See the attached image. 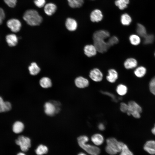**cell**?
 Returning <instances> with one entry per match:
<instances>
[{"mask_svg":"<svg viewBox=\"0 0 155 155\" xmlns=\"http://www.w3.org/2000/svg\"><path fill=\"white\" fill-rule=\"evenodd\" d=\"M110 37V34L105 30L96 31L93 34V44L96 48L98 52L100 53H104L111 47L108 40L106 39Z\"/></svg>","mask_w":155,"mask_h":155,"instance_id":"6da1fadb","label":"cell"},{"mask_svg":"<svg viewBox=\"0 0 155 155\" xmlns=\"http://www.w3.org/2000/svg\"><path fill=\"white\" fill-rule=\"evenodd\" d=\"M89 140L88 137L86 135H81L77 138L78 145L86 152L90 155H99L100 149L95 145L87 144Z\"/></svg>","mask_w":155,"mask_h":155,"instance_id":"7a4b0ae2","label":"cell"},{"mask_svg":"<svg viewBox=\"0 0 155 155\" xmlns=\"http://www.w3.org/2000/svg\"><path fill=\"white\" fill-rule=\"evenodd\" d=\"M24 20L29 25L34 26L39 25L42 21V18L38 12L34 9L26 11L23 15Z\"/></svg>","mask_w":155,"mask_h":155,"instance_id":"3957f363","label":"cell"},{"mask_svg":"<svg viewBox=\"0 0 155 155\" xmlns=\"http://www.w3.org/2000/svg\"><path fill=\"white\" fill-rule=\"evenodd\" d=\"M106 142V145L105 148V151L110 155H115L120 153L124 144L113 137L107 138Z\"/></svg>","mask_w":155,"mask_h":155,"instance_id":"277c9868","label":"cell"},{"mask_svg":"<svg viewBox=\"0 0 155 155\" xmlns=\"http://www.w3.org/2000/svg\"><path fill=\"white\" fill-rule=\"evenodd\" d=\"M128 110L126 113L129 116L131 115L135 118L139 119L141 117L140 114L142 109L140 106L135 101H130L127 104Z\"/></svg>","mask_w":155,"mask_h":155,"instance_id":"5b68a950","label":"cell"},{"mask_svg":"<svg viewBox=\"0 0 155 155\" xmlns=\"http://www.w3.org/2000/svg\"><path fill=\"white\" fill-rule=\"evenodd\" d=\"M16 144L19 146L21 150L24 152H27L31 147V140L29 138L20 135L15 141Z\"/></svg>","mask_w":155,"mask_h":155,"instance_id":"8992f818","label":"cell"},{"mask_svg":"<svg viewBox=\"0 0 155 155\" xmlns=\"http://www.w3.org/2000/svg\"><path fill=\"white\" fill-rule=\"evenodd\" d=\"M6 25L11 31L14 32H18L22 26V24L20 21L15 18H12L8 20Z\"/></svg>","mask_w":155,"mask_h":155,"instance_id":"52a82bcc","label":"cell"},{"mask_svg":"<svg viewBox=\"0 0 155 155\" xmlns=\"http://www.w3.org/2000/svg\"><path fill=\"white\" fill-rule=\"evenodd\" d=\"M89 76L90 78L94 81L98 82L102 80L103 74L99 69L95 68L90 71Z\"/></svg>","mask_w":155,"mask_h":155,"instance_id":"ba28073f","label":"cell"},{"mask_svg":"<svg viewBox=\"0 0 155 155\" xmlns=\"http://www.w3.org/2000/svg\"><path fill=\"white\" fill-rule=\"evenodd\" d=\"M84 53L87 57H90L95 56L98 52L94 44H87L84 47Z\"/></svg>","mask_w":155,"mask_h":155,"instance_id":"9c48e42d","label":"cell"},{"mask_svg":"<svg viewBox=\"0 0 155 155\" xmlns=\"http://www.w3.org/2000/svg\"><path fill=\"white\" fill-rule=\"evenodd\" d=\"M137 60L134 58L129 57L127 59L124 61L123 65L126 69H135L138 66Z\"/></svg>","mask_w":155,"mask_h":155,"instance_id":"30bf717a","label":"cell"},{"mask_svg":"<svg viewBox=\"0 0 155 155\" xmlns=\"http://www.w3.org/2000/svg\"><path fill=\"white\" fill-rule=\"evenodd\" d=\"M75 84L76 87L78 88H84L89 86V82L86 78L82 76H80L75 79Z\"/></svg>","mask_w":155,"mask_h":155,"instance_id":"8fae6325","label":"cell"},{"mask_svg":"<svg viewBox=\"0 0 155 155\" xmlns=\"http://www.w3.org/2000/svg\"><path fill=\"white\" fill-rule=\"evenodd\" d=\"M45 113L49 116H52L56 113V109L53 104L51 102H46L44 105Z\"/></svg>","mask_w":155,"mask_h":155,"instance_id":"7c38bea8","label":"cell"},{"mask_svg":"<svg viewBox=\"0 0 155 155\" xmlns=\"http://www.w3.org/2000/svg\"><path fill=\"white\" fill-rule=\"evenodd\" d=\"M103 15L101 11L98 9H95L91 13L90 18L91 21L93 22H98L102 20Z\"/></svg>","mask_w":155,"mask_h":155,"instance_id":"4fadbf2b","label":"cell"},{"mask_svg":"<svg viewBox=\"0 0 155 155\" xmlns=\"http://www.w3.org/2000/svg\"><path fill=\"white\" fill-rule=\"evenodd\" d=\"M65 26L67 29L70 31H73L76 30L78 23L74 19L71 18H67L65 22Z\"/></svg>","mask_w":155,"mask_h":155,"instance_id":"5bb4252c","label":"cell"},{"mask_svg":"<svg viewBox=\"0 0 155 155\" xmlns=\"http://www.w3.org/2000/svg\"><path fill=\"white\" fill-rule=\"evenodd\" d=\"M108 75L106 76L107 80L111 83L115 82L118 78L117 71L114 69H110L108 71Z\"/></svg>","mask_w":155,"mask_h":155,"instance_id":"9a60e30c","label":"cell"},{"mask_svg":"<svg viewBox=\"0 0 155 155\" xmlns=\"http://www.w3.org/2000/svg\"><path fill=\"white\" fill-rule=\"evenodd\" d=\"M44 7V13L49 16H51L53 14L57 9V7L56 5L51 3L45 4Z\"/></svg>","mask_w":155,"mask_h":155,"instance_id":"2e32d148","label":"cell"},{"mask_svg":"<svg viewBox=\"0 0 155 155\" xmlns=\"http://www.w3.org/2000/svg\"><path fill=\"white\" fill-rule=\"evenodd\" d=\"M144 149L150 154H155V141L150 140L146 142L144 146Z\"/></svg>","mask_w":155,"mask_h":155,"instance_id":"e0dca14e","label":"cell"},{"mask_svg":"<svg viewBox=\"0 0 155 155\" xmlns=\"http://www.w3.org/2000/svg\"><path fill=\"white\" fill-rule=\"evenodd\" d=\"M5 40L8 45L10 47L16 46L17 44L18 41L17 36L13 34L7 35L5 37Z\"/></svg>","mask_w":155,"mask_h":155,"instance_id":"ac0fdd59","label":"cell"},{"mask_svg":"<svg viewBox=\"0 0 155 155\" xmlns=\"http://www.w3.org/2000/svg\"><path fill=\"white\" fill-rule=\"evenodd\" d=\"M91 140L94 145L97 146L102 144L104 141L103 136L99 133H95L92 135Z\"/></svg>","mask_w":155,"mask_h":155,"instance_id":"d6986e66","label":"cell"},{"mask_svg":"<svg viewBox=\"0 0 155 155\" xmlns=\"http://www.w3.org/2000/svg\"><path fill=\"white\" fill-rule=\"evenodd\" d=\"M147 72V69L144 66L140 65L137 66L134 71L133 73L137 78H141L144 77Z\"/></svg>","mask_w":155,"mask_h":155,"instance_id":"ffe728a7","label":"cell"},{"mask_svg":"<svg viewBox=\"0 0 155 155\" xmlns=\"http://www.w3.org/2000/svg\"><path fill=\"white\" fill-rule=\"evenodd\" d=\"M129 40L130 44L134 46H138L141 42V37L137 34L130 35Z\"/></svg>","mask_w":155,"mask_h":155,"instance_id":"44dd1931","label":"cell"},{"mask_svg":"<svg viewBox=\"0 0 155 155\" xmlns=\"http://www.w3.org/2000/svg\"><path fill=\"white\" fill-rule=\"evenodd\" d=\"M24 127V124L22 122L20 121H17L13 124L12 130L14 133H19L23 131Z\"/></svg>","mask_w":155,"mask_h":155,"instance_id":"7402d4cb","label":"cell"},{"mask_svg":"<svg viewBox=\"0 0 155 155\" xmlns=\"http://www.w3.org/2000/svg\"><path fill=\"white\" fill-rule=\"evenodd\" d=\"M136 30L137 34L141 37L143 38L147 34L146 27L141 24L138 23L137 24Z\"/></svg>","mask_w":155,"mask_h":155,"instance_id":"603a6c76","label":"cell"},{"mask_svg":"<svg viewBox=\"0 0 155 155\" xmlns=\"http://www.w3.org/2000/svg\"><path fill=\"white\" fill-rule=\"evenodd\" d=\"M132 21L131 17L127 13H123L121 16V22L122 24L124 26L129 25L131 23Z\"/></svg>","mask_w":155,"mask_h":155,"instance_id":"cb8c5ba5","label":"cell"},{"mask_svg":"<svg viewBox=\"0 0 155 155\" xmlns=\"http://www.w3.org/2000/svg\"><path fill=\"white\" fill-rule=\"evenodd\" d=\"M39 83L41 86L44 88H47L51 87L52 85L51 80L47 77L42 78L40 80Z\"/></svg>","mask_w":155,"mask_h":155,"instance_id":"d4e9b609","label":"cell"},{"mask_svg":"<svg viewBox=\"0 0 155 155\" xmlns=\"http://www.w3.org/2000/svg\"><path fill=\"white\" fill-rule=\"evenodd\" d=\"M30 74L33 75H37L40 70V68L35 62L32 63L28 67Z\"/></svg>","mask_w":155,"mask_h":155,"instance_id":"484cf974","label":"cell"},{"mask_svg":"<svg viewBox=\"0 0 155 155\" xmlns=\"http://www.w3.org/2000/svg\"><path fill=\"white\" fill-rule=\"evenodd\" d=\"M70 7L72 8H80L84 3V0H67Z\"/></svg>","mask_w":155,"mask_h":155,"instance_id":"4316f807","label":"cell"},{"mask_svg":"<svg viewBox=\"0 0 155 155\" xmlns=\"http://www.w3.org/2000/svg\"><path fill=\"white\" fill-rule=\"evenodd\" d=\"M128 88L127 86L123 84H120L117 86L116 91L117 93L120 96L125 95L127 92Z\"/></svg>","mask_w":155,"mask_h":155,"instance_id":"83f0119b","label":"cell"},{"mask_svg":"<svg viewBox=\"0 0 155 155\" xmlns=\"http://www.w3.org/2000/svg\"><path fill=\"white\" fill-rule=\"evenodd\" d=\"M129 2V0H116L115 3L120 9L123 10L127 7Z\"/></svg>","mask_w":155,"mask_h":155,"instance_id":"f1b7e54d","label":"cell"},{"mask_svg":"<svg viewBox=\"0 0 155 155\" xmlns=\"http://www.w3.org/2000/svg\"><path fill=\"white\" fill-rule=\"evenodd\" d=\"M48 150L47 146L40 144L39 145L35 150V152L37 155H42L46 154Z\"/></svg>","mask_w":155,"mask_h":155,"instance_id":"f546056e","label":"cell"},{"mask_svg":"<svg viewBox=\"0 0 155 155\" xmlns=\"http://www.w3.org/2000/svg\"><path fill=\"white\" fill-rule=\"evenodd\" d=\"M143 42L144 44L148 45L152 44L154 41L155 37L152 34H147L143 37Z\"/></svg>","mask_w":155,"mask_h":155,"instance_id":"4dcf8cb0","label":"cell"},{"mask_svg":"<svg viewBox=\"0 0 155 155\" xmlns=\"http://www.w3.org/2000/svg\"><path fill=\"white\" fill-rule=\"evenodd\" d=\"M119 155H133V154L129 150L127 146L124 144L120 152Z\"/></svg>","mask_w":155,"mask_h":155,"instance_id":"1f68e13d","label":"cell"},{"mask_svg":"<svg viewBox=\"0 0 155 155\" xmlns=\"http://www.w3.org/2000/svg\"><path fill=\"white\" fill-rule=\"evenodd\" d=\"M149 86L150 92L155 96V76L150 80L149 83Z\"/></svg>","mask_w":155,"mask_h":155,"instance_id":"d6a6232c","label":"cell"},{"mask_svg":"<svg viewBox=\"0 0 155 155\" xmlns=\"http://www.w3.org/2000/svg\"><path fill=\"white\" fill-rule=\"evenodd\" d=\"M101 92L103 94L109 96L111 98L113 101L115 102H117L119 100H121V97L118 98H117L114 94L108 92L102 91H101Z\"/></svg>","mask_w":155,"mask_h":155,"instance_id":"836d02e7","label":"cell"},{"mask_svg":"<svg viewBox=\"0 0 155 155\" xmlns=\"http://www.w3.org/2000/svg\"><path fill=\"white\" fill-rule=\"evenodd\" d=\"M108 41L110 47L117 44L119 40L117 37L113 36L112 37H110L108 40Z\"/></svg>","mask_w":155,"mask_h":155,"instance_id":"e575fe53","label":"cell"},{"mask_svg":"<svg viewBox=\"0 0 155 155\" xmlns=\"http://www.w3.org/2000/svg\"><path fill=\"white\" fill-rule=\"evenodd\" d=\"M5 3L9 7L13 8L16 5L17 0H3Z\"/></svg>","mask_w":155,"mask_h":155,"instance_id":"d590c367","label":"cell"},{"mask_svg":"<svg viewBox=\"0 0 155 155\" xmlns=\"http://www.w3.org/2000/svg\"><path fill=\"white\" fill-rule=\"evenodd\" d=\"M45 0H34L35 5L39 8H41L44 6L45 4Z\"/></svg>","mask_w":155,"mask_h":155,"instance_id":"8d00e7d4","label":"cell"},{"mask_svg":"<svg viewBox=\"0 0 155 155\" xmlns=\"http://www.w3.org/2000/svg\"><path fill=\"white\" fill-rule=\"evenodd\" d=\"M120 109L122 112L126 113L128 110V104L123 102H121L120 104Z\"/></svg>","mask_w":155,"mask_h":155,"instance_id":"74e56055","label":"cell"},{"mask_svg":"<svg viewBox=\"0 0 155 155\" xmlns=\"http://www.w3.org/2000/svg\"><path fill=\"white\" fill-rule=\"evenodd\" d=\"M54 104L56 109V113H59L61 110V104L57 101H51Z\"/></svg>","mask_w":155,"mask_h":155,"instance_id":"f35d334b","label":"cell"},{"mask_svg":"<svg viewBox=\"0 0 155 155\" xmlns=\"http://www.w3.org/2000/svg\"><path fill=\"white\" fill-rule=\"evenodd\" d=\"M5 17V12L3 9L0 7V25L1 24Z\"/></svg>","mask_w":155,"mask_h":155,"instance_id":"ab89813d","label":"cell"},{"mask_svg":"<svg viewBox=\"0 0 155 155\" xmlns=\"http://www.w3.org/2000/svg\"><path fill=\"white\" fill-rule=\"evenodd\" d=\"M5 102L1 97L0 96V112H4Z\"/></svg>","mask_w":155,"mask_h":155,"instance_id":"60d3db41","label":"cell"},{"mask_svg":"<svg viewBox=\"0 0 155 155\" xmlns=\"http://www.w3.org/2000/svg\"><path fill=\"white\" fill-rule=\"evenodd\" d=\"M11 108V103L8 102H5L4 106V112L10 110Z\"/></svg>","mask_w":155,"mask_h":155,"instance_id":"b9f144b4","label":"cell"},{"mask_svg":"<svg viewBox=\"0 0 155 155\" xmlns=\"http://www.w3.org/2000/svg\"><path fill=\"white\" fill-rule=\"evenodd\" d=\"M98 128L100 130L103 131L105 129V126L104 124L100 123L98 125Z\"/></svg>","mask_w":155,"mask_h":155,"instance_id":"7bdbcfd3","label":"cell"},{"mask_svg":"<svg viewBox=\"0 0 155 155\" xmlns=\"http://www.w3.org/2000/svg\"><path fill=\"white\" fill-rule=\"evenodd\" d=\"M151 131L152 133L155 135V124L154 127L152 129Z\"/></svg>","mask_w":155,"mask_h":155,"instance_id":"ee69618b","label":"cell"},{"mask_svg":"<svg viewBox=\"0 0 155 155\" xmlns=\"http://www.w3.org/2000/svg\"><path fill=\"white\" fill-rule=\"evenodd\" d=\"M17 155H26L23 152H20L18 153Z\"/></svg>","mask_w":155,"mask_h":155,"instance_id":"f6af8a7d","label":"cell"},{"mask_svg":"<svg viewBox=\"0 0 155 155\" xmlns=\"http://www.w3.org/2000/svg\"><path fill=\"white\" fill-rule=\"evenodd\" d=\"M77 155H87L85 153L83 152H80Z\"/></svg>","mask_w":155,"mask_h":155,"instance_id":"bcb514c9","label":"cell"},{"mask_svg":"<svg viewBox=\"0 0 155 155\" xmlns=\"http://www.w3.org/2000/svg\"><path fill=\"white\" fill-rule=\"evenodd\" d=\"M154 57L155 58V51L154 53Z\"/></svg>","mask_w":155,"mask_h":155,"instance_id":"7dc6e473","label":"cell"}]
</instances>
